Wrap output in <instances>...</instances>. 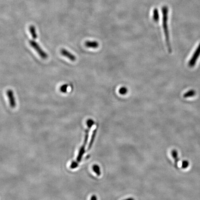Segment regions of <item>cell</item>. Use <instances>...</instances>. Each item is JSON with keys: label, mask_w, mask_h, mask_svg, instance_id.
I'll use <instances>...</instances> for the list:
<instances>
[{"label": "cell", "mask_w": 200, "mask_h": 200, "mask_svg": "<svg viewBox=\"0 0 200 200\" xmlns=\"http://www.w3.org/2000/svg\"><path fill=\"white\" fill-rule=\"evenodd\" d=\"M162 15H163V28L164 29V34H165V38H166V43L169 53L172 52V46L170 40V35L169 32L168 25V20L169 9L166 6H164L162 8Z\"/></svg>", "instance_id": "6da1fadb"}, {"label": "cell", "mask_w": 200, "mask_h": 200, "mask_svg": "<svg viewBox=\"0 0 200 200\" xmlns=\"http://www.w3.org/2000/svg\"><path fill=\"white\" fill-rule=\"evenodd\" d=\"M87 126H88V128H87V129L85 131L84 140L83 146H81L80 150H79L78 156L77 157V160L76 161L78 164H79L81 162V160H82V158H83V156H84V154L85 153V147H86V145H87V142H88V139H89V133H90V130L91 128L93 126V125L94 124V121L91 119L88 120L87 122Z\"/></svg>", "instance_id": "7a4b0ae2"}, {"label": "cell", "mask_w": 200, "mask_h": 200, "mask_svg": "<svg viewBox=\"0 0 200 200\" xmlns=\"http://www.w3.org/2000/svg\"><path fill=\"white\" fill-rule=\"evenodd\" d=\"M29 43L31 47H32L37 51L42 58L45 59L48 58V55L47 54V53L42 49L40 45L36 42L33 40H30L29 41Z\"/></svg>", "instance_id": "3957f363"}, {"label": "cell", "mask_w": 200, "mask_h": 200, "mask_svg": "<svg viewBox=\"0 0 200 200\" xmlns=\"http://www.w3.org/2000/svg\"><path fill=\"white\" fill-rule=\"evenodd\" d=\"M200 55V43L197 47V48L195 51L194 53L190 58L188 63V65L190 68L194 67L196 64V62Z\"/></svg>", "instance_id": "277c9868"}, {"label": "cell", "mask_w": 200, "mask_h": 200, "mask_svg": "<svg viewBox=\"0 0 200 200\" xmlns=\"http://www.w3.org/2000/svg\"><path fill=\"white\" fill-rule=\"evenodd\" d=\"M7 97L9 99V103L10 106L12 108H15L16 106V100L14 96V92L13 90H8L7 91Z\"/></svg>", "instance_id": "5b68a950"}, {"label": "cell", "mask_w": 200, "mask_h": 200, "mask_svg": "<svg viewBox=\"0 0 200 200\" xmlns=\"http://www.w3.org/2000/svg\"><path fill=\"white\" fill-rule=\"evenodd\" d=\"M60 52H61V54L70 59V61L74 62V61H76V59H77L76 56L74 55H73L71 52H70L65 49H61L60 51Z\"/></svg>", "instance_id": "8992f818"}, {"label": "cell", "mask_w": 200, "mask_h": 200, "mask_svg": "<svg viewBox=\"0 0 200 200\" xmlns=\"http://www.w3.org/2000/svg\"><path fill=\"white\" fill-rule=\"evenodd\" d=\"M85 47L87 48L97 49L99 46L98 42L96 41H87L85 42Z\"/></svg>", "instance_id": "52a82bcc"}, {"label": "cell", "mask_w": 200, "mask_h": 200, "mask_svg": "<svg viewBox=\"0 0 200 200\" xmlns=\"http://www.w3.org/2000/svg\"><path fill=\"white\" fill-rule=\"evenodd\" d=\"M97 128L96 127V128L94 129V131H93V133H92V134L91 138L90 141V143H89L88 150H90V148H91L92 146V145H93V143H94V140H95L96 134H97Z\"/></svg>", "instance_id": "ba28073f"}, {"label": "cell", "mask_w": 200, "mask_h": 200, "mask_svg": "<svg viewBox=\"0 0 200 200\" xmlns=\"http://www.w3.org/2000/svg\"><path fill=\"white\" fill-rule=\"evenodd\" d=\"M29 30L31 34L32 35L33 39H34V40L38 38V35L37 34L36 28L34 26H33V25H31L29 28Z\"/></svg>", "instance_id": "9c48e42d"}, {"label": "cell", "mask_w": 200, "mask_h": 200, "mask_svg": "<svg viewBox=\"0 0 200 200\" xmlns=\"http://www.w3.org/2000/svg\"><path fill=\"white\" fill-rule=\"evenodd\" d=\"M196 95V92L195 90H189L186 92L185 93H184L183 97L184 98H187L192 97H194Z\"/></svg>", "instance_id": "30bf717a"}, {"label": "cell", "mask_w": 200, "mask_h": 200, "mask_svg": "<svg viewBox=\"0 0 200 200\" xmlns=\"http://www.w3.org/2000/svg\"><path fill=\"white\" fill-rule=\"evenodd\" d=\"M172 156L173 158L175 161V166H178V163L179 161V159L178 157V153L176 150H174L172 151Z\"/></svg>", "instance_id": "8fae6325"}, {"label": "cell", "mask_w": 200, "mask_h": 200, "mask_svg": "<svg viewBox=\"0 0 200 200\" xmlns=\"http://www.w3.org/2000/svg\"><path fill=\"white\" fill-rule=\"evenodd\" d=\"M93 171L96 173V174L98 176H100V175H101V169H100V167L98 165H95L93 166Z\"/></svg>", "instance_id": "7c38bea8"}, {"label": "cell", "mask_w": 200, "mask_h": 200, "mask_svg": "<svg viewBox=\"0 0 200 200\" xmlns=\"http://www.w3.org/2000/svg\"><path fill=\"white\" fill-rule=\"evenodd\" d=\"M154 21L157 22L159 21V12L157 9H155L153 11V16Z\"/></svg>", "instance_id": "4fadbf2b"}, {"label": "cell", "mask_w": 200, "mask_h": 200, "mask_svg": "<svg viewBox=\"0 0 200 200\" xmlns=\"http://www.w3.org/2000/svg\"><path fill=\"white\" fill-rule=\"evenodd\" d=\"M119 92L120 94H121V95H125L127 94L128 90L126 87H122L120 89Z\"/></svg>", "instance_id": "5bb4252c"}, {"label": "cell", "mask_w": 200, "mask_h": 200, "mask_svg": "<svg viewBox=\"0 0 200 200\" xmlns=\"http://www.w3.org/2000/svg\"><path fill=\"white\" fill-rule=\"evenodd\" d=\"M68 86L69 85L67 84H64V85H62L60 88V91L63 93H66V92L67 91Z\"/></svg>", "instance_id": "9a60e30c"}, {"label": "cell", "mask_w": 200, "mask_h": 200, "mask_svg": "<svg viewBox=\"0 0 200 200\" xmlns=\"http://www.w3.org/2000/svg\"><path fill=\"white\" fill-rule=\"evenodd\" d=\"M189 166V163L187 161H183L182 162V169H186Z\"/></svg>", "instance_id": "2e32d148"}, {"label": "cell", "mask_w": 200, "mask_h": 200, "mask_svg": "<svg viewBox=\"0 0 200 200\" xmlns=\"http://www.w3.org/2000/svg\"><path fill=\"white\" fill-rule=\"evenodd\" d=\"M91 200H97V197L95 195H93L91 198Z\"/></svg>", "instance_id": "e0dca14e"}]
</instances>
